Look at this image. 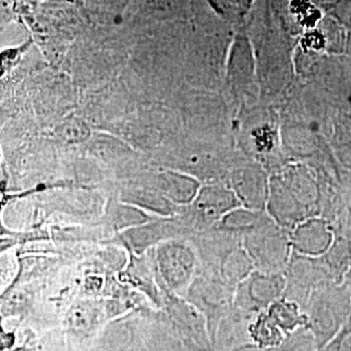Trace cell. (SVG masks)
I'll return each instance as SVG.
<instances>
[{
	"mask_svg": "<svg viewBox=\"0 0 351 351\" xmlns=\"http://www.w3.org/2000/svg\"><path fill=\"white\" fill-rule=\"evenodd\" d=\"M304 313L307 329L313 335L317 351L332 341L351 313V295L345 284H323L311 293Z\"/></svg>",
	"mask_w": 351,
	"mask_h": 351,
	"instance_id": "cell-1",
	"label": "cell"
},
{
	"mask_svg": "<svg viewBox=\"0 0 351 351\" xmlns=\"http://www.w3.org/2000/svg\"><path fill=\"white\" fill-rule=\"evenodd\" d=\"M241 243L255 269L269 274L285 271L294 252L290 232L272 219L258 230L243 235Z\"/></svg>",
	"mask_w": 351,
	"mask_h": 351,
	"instance_id": "cell-2",
	"label": "cell"
},
{
	"mask_svg": "<svg viewBox=\"0 0 351 351\" xmlns=\"http://www.w3.org/2000/svg\"><path fill=\"white\" fill-rule=\"evenodd\" d=\"M287 280L284 272H253L234 289L235 308L255 316L284 297Z\"/></svg>",
	"mask_w": 351,
	"mask_h": 351,
	"instance_id": "cell-3",
	"label": "cell"
},
{
	"mask_svg": "<svg viewBox=\"0 0 351 351\" xmlns=\"http://www.w3.org/2000/svg\"><path fill=\"white\" fill-rule=\"evenodd\" d=\"M156 261L163 280L179 292L191 287L196 269V255L191 245L182 240H168L159 245Z\"/></svg>",
	"mask_w": 351,
	"mask_h": 351,
	"instance_id": "cell-4",
	"label": "cell"
},
{
	"mask_svg": "<svg viewBox=\"0 0 351 351\" xmlns=\"http://www.w3.org/2000/svg\"><path fill=\"white\" fill-rule=\"evenodd\" d=\"M191 288V302L206 318L210 338L214 343L219 324L234 307V289L223 280L210 279H201Z\"/></svg>",
	"mask_w": 351,
	"mask_h": 351,
	"instance_id": "cell-5",
	"label": "cell"
},
{
	"mask_svg": "<svg viewBox=\"0 0 351 351\" xmlns=\"http://www.w3.org/2000/svg\"><path fill=\"white\" fill-rule=\"evenodd\" d=\"M287 280L284 297L306 307L311 293L325 283L332 282L320 258H308L293 252L287 269L284 271Z\"/></svg>",
	"mask_w": 351,
	"mask_h": 351,
	"instance_id": "cell-6",
	"label": "cell"
},
{
	"mask_svg": "<svg viewBox=\"0 0 351 351\" xmlns=\"http://www.w3.org/2000/svg\"><path fill=\"white\" fill-rule=\"evenodd\" d=\"M290 235L294 253L308 258L323 257L336 239L329 221L318 216L301 221Z\"/></svg>",
	"mask_w": 351,
	"mask_h": 351,
	"instance_id": "cell-7",
	"label": "cell"
},
{
	"mask_svg": "<svg viewBox=\"0 0 351 351\" xmlns=\"http://www.w3.org/2000/svg\"><path fill=\"white\" fill-rule=\"evenodd\" d=\"M239 207H241V204L237 195L219 186L203 189L195 202L198 219L206 223H219L226 215Z\"/></svg>",
	"mask_w": 351,
	"mask_h": 351,
	"instance_id": "cell-8",
	"label": "cell"
},
{
	"mask_svg": "<svg viewBox=\"0 0 351 351\" xmlns=\"http://www.w3.org/2000/svg\"><path fill=\"white\" fill-rule=\"evenodd\" d=\"M265 311L286 336L302 328H307V316L304 309L287 298H281Z\"/></svg>",
	"mask_w": 351,
	"mask_h": 351,
	"instance_id": "cell-9",
	"label": "cell"
},
{
	"mask_svg": "<svg viewBox=\"0 0 351 351\" xmlns=\"http://www.w3.org/2000/svg\"><path fill=\"white\" fill-rule=\"evenodd\" d=\"M270 219L271 218L267 211H258L241 206L226 215L218 225L219 230L223 232L230 234H239L242 237L258 230Z\"/></svg>",
	"mask_w": 351,
	"mask_h": 351,
	"instance_id": "cell-10",
	"label": "cell"
},
{
	"mask_svg": "<svg viewBox=\"0 0 351 351\" xmlns=\"http://www.w3.org/2000/svg\"><path fill=\"white\" fill-rule=\"evenodd\" d=\"M247 334L250 343L260 350L281 345L287 338L280 328L269 317L267 311L256 314L252 318L247 327Z\"/></svg>",
	"mask_w": 351,
	"mask_h": 351,
	"instance_id": "cell-11",
	"label": "cell"
},
{
	"mask_svg": "<svg viewBox=\"0 0 351 351\" xmlns=\"http://www.w3.org/2000/svg\"><path fill=\"white\" fill-rule=\"evenodd\" d=\"M254 270V263L241 243L228 252L223 258L221 263V280L235 289Z\"/></svg>",
	"mask_w": 351,
	"mask_h": 351,
	"instance_id": "cell-12",
	"label": "cell"
},
{
	"mask_svg": "<svg viewBox=\"0 0 351 351\" xmlns=\"http://www.w3.org/2000/svg\"><path fill=\"white\" fill-rule=\"evenodd\" d=\"M320 260L332 282L343 283L351 269L350 244L345 239H335L331 249Z\"/></svg>",
	"mask_w": 351,
	"mask_h": 351,
	"instance_id": "cell-13",
	"label": "cell"
},
{
	"mask_svg": "<svg viewBox=\"0 0 351 351\" xmlns=\"http://www.w3.org/2000/svg\"><path fill=\"white\" fill-rule=\"evenodd\" d=\"M98 313L92 304H80L71 309L69 321L76 329H89L93 326Z\"/></svg>",
	"mask_w": 351,
	"mask_h": 351,
	"instance_id": "cell-14",
	"label": "cell"
},
{
	"mask_svg": "<svg viewBox=\"0 0 351 351\" xmlns=\"http://www.w3.org/2000/svg\"><path fill=\"white\" fill-rule=\"evenodd\" d=\"M318 351H351V313L338 334Z\"/></svg>",
	"mask_w": 351,
	"mask_h": 351,
	"instance_id": "cell-15",
	"label": "cell"
},
{
	"mask_svg": "<svg viewBox=\"0 0 351 351\" xmlns=\"http://www.w3.org/2000/svg\"><path fill=\"white\" fill-rule=\"evenodd\" d=\"M345 280L346 281H343V284H345L346 287H348L351 295V269H350V271L348 272V274H346Z\"/></svg>",
	"mask_w": 351,
	"mask_h": 351,
	"instance_id": "cell-16",
	"label": "cell"
},
{
	"mask_svg": "<svg viewBox=\"0 0 351 351\" xmlns=\"http://www.w3.org/2000/svg\"><path fill=\"white\" fill-rule=\"evenodd\" d=\"M112 4L117 5V7H123L125 6V3H124L123 0H110ZM126 2H128V0H125Z\"/></svg>",
	"mask_w": 351,
	"mask_h": 351,
	"instance_id": "cell-17",
	"label": "cell"
}]
</instances>
